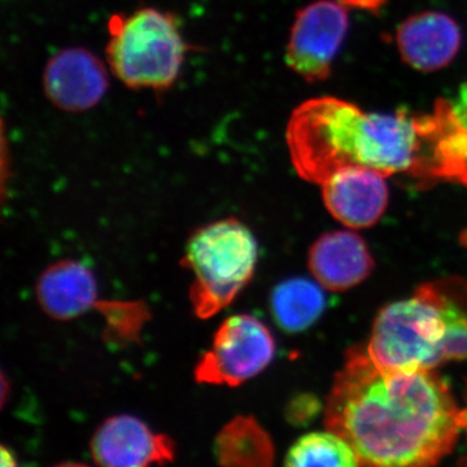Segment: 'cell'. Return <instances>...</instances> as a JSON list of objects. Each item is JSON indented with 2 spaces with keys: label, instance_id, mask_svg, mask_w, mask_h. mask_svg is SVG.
<instances>
[{
  "label": "cell",
  "instance_id": "cell-18",
  "mask_svg": "<svg viewBox=\"0 0 467 467\" xmlns=\"http://www.w3.org/2000/svg\"><path fill=\"white\" fill-rule=\"evenodd\" d=\"M97 309L107 319V335L115 340L133 342L149 317L142 301H99Z\"/></svg>",
  "mask_w": 467,
  "mask_h": 467
},
{
  "label": "cell",
  "instance_id": "cell-15",
  "mask_svg": "<svg viewBox=\"0 0 467 467\" xmlns=\"http://www.w3.org/2000/svg\"><path fill=\"white\" fill-rule=\"evenodd\" d=\"M416 294L441 310L445 325L442 359H467V281L459 276L436 279L418 287Z\"/></svg>",
  "mask_w": 467,
  "mask_h": 467
},
{
  "label": "cell",
  "instance_id": "cell-4",
  "mask_svg": "<svg viewBox=\"0 0 467 467\" xmlns=\"http://www.w3.org/2000/svg\"><path fill=\"white\" fill-rule=\"evenodd\" d=\"M107 58L122 84L131 88L165 90L182 69L186 43L177 20L168 12L142 8L113 17Z\"/></svg>",
  "mask_w": 467,
  "mask_h": 467
},
{
  "label": "cell",
  "instance_id": "cell-22",
  "mask_svg": "<svg viewBox=\"0 0 467 467\" xmlns=\"http://www.w3.org/2000/svg\"><path fill=\"white\" fill-rule=\"evenodd\" d=\"M462 429L467 432V408L462 410Z\"/></svg>",
  "mask_w": 467,
  "mask_h": 467
},
{
  "label": "cell",
  "instance_id": "cell-21",
  "mask_svg": "<svg viewBox=\"0 0 467 467\" xmlns=\"http://www.w3.org/2000/svg\"><path fill=\"white\" fill-rule=\"evenodd\" d=\"M0 456H2L0 465L3 467L17 465L16 456H15L14 451L8 450L7 445H2V447H0Z\"/></svg>",
  "mask_w": 467,
  "mask_h": 467
},
{
  "label": "cell",
  "instance_id": "cell-17",
  "mask_svg": "<svg viewBox=\"0 0 467 467\" xmlns=\"http://www.w3.org/2000/svg\"><path fill=\"white\" fill-rule=\"evenodd\" d=\"M285 463L292 467L361 466L349 442L327 429L326 431L309 432L297 439L285 453Z\"/></svg>",
  "mask_w": 467,
  "mask_h": 467
},
{
  "label": "cell",
  "instance_id": "cell-1",
  "mask_svg": "<svg viewBox=\"0 0 467 467\" xmlns=\"http://www.w3.org/2000/svg\"><path fill=\"white\" fill-rule=\"evenodd\" d=\"M434 370H386L355 347L335 376L326 429L349 442L361 466L436 465L463 429L462 410Z\"/></svg>",
  "mask_w": 467,
  "mask_h": 467
},
{
  "label": "cell",
  "instance_id": "cell-10",
  "mask_svg": "<svg viewBox=\"0 0 467 467\" xmlns=\"http://www.w3.org/2000/svg\"><path fill=\"white\" fill-rule=\"evenodd\" d=\"M386 178L370 168L339 169L321 183L326 208L350 229L376 225L389 204Z\"/></svg>",
  "mask_w": 467,
  "mask_h": 467
},
{
  "label": "cell",
  "instance_id": "cell-8",
  "mask_svg": "<svg viewBox=\"0 0 467 467\" xmlns=\"http://www.w3.org/2000/svg\"><path fill=\"white\" fill-rule=\"evenodd\" d=\"M92 460L107 467L165 465L175 459V444L168 435L130 414L107 418L92 435Z\"/></svg>",
  "mask_w": 467,
  "mask_h": 467
},
{
  "label": "cell",
  "instance_id": "cell-12",
  "mask_svg": "<svg viewBox=\"0 0 467 467\" xmlns=\"http://www.w3.org/2000/svg\"><path fill=\"white\" fill-rule=\"evenodd\" d=\"M308 265L326 290L343 292L364 282L373 272L374 260L367 243L352 232L324 234L313 243Z\"/></svg>",
  "mask_w": 467,
  "mask_h": 467
},
{
  "label": "cell",
  "instance_id": "cell-14",
  "mask_svg": "<svg viewBox=\"0 0 467 467\" xmlns=\"http://www.w3.org/2000/svg\"><path fill=\"white\" fill-rule=\"evenodd\" d=\"M218 463L227 467H265L275 462L272 438L252 416H236L214 441Z\"/></svg>",
  "mask_w": 467,
  "mask_h": 467
},
{
  "label": "cell",
  "instance_id": "cell-20",
  "mask_svg": "<svg viewBox=\"0 0 467 467\" xmlns=\"http://www.w3.org/2000/svg\"><path fill=\"white\" fill-rule=\"evenodd\" d=\"M344 7L359 9V11L378 12L386 5L387 0H337Z\"/></svg>",
  "mask_w": 467,
  "mask_h": 467
},
{
  "label": "cell",
  "instance_id": "cell-9",
  "mask_svg": "<svg viewBox=\"0 0 467 467\" xmlns=\"http://www.w3.org/2000/svg\"><path fill=\"white\" fill-rule=\"evenodd\" d=\"M43 88L57 109L84 112L103 99L109 88V75L90 51L67 48L48 61L43 73Z\"/></svg>",
  "mask_w": 467,
  "mask_h": 467
},
{
  "label": "cell",
  "instance_id": "cell-5",
  "mask_svg": "<svg viewBox=\"0 0 467 467\" xmlns=\"http://www.w3.org/2000/svg\"><path fill=\"white\" fill-rule=\"evenodd\" d=\"M445 325L432 301L414 295L380 310L367 350L386 370H432L442 364Z\"/></svg>",
  "mask_w": 467,
  "mask_h": 467
},
{
  "label": "cell",
  "instance_id": "cell-7",
  "mask_svg": "<svg viewBox=\"0 0 467 467\" xmlns=\"http://www.w3.org/2000/svg\"><path fill=\"white\" fill-rule=\"evenodd\" d=\"M348 26L347 8L337 0L310 3L295 17L285 63L306 81H324L330 76Z\"/></svg>",
  "mask_w": 467,
  "mask_h": 467
},
{
  "label": "cell",
  "instance_id": "cell-13",
  "mask_svg": "<svg viewBox=\"0 0 467 467\" xmlns=\"http://www.w3.org/2000/svg\"><path fill=\"white\" fill-rule=\"evenodd\" d=\"M36 294L43 312L57 321L79 317L99 304L94 273L77 260H60L46 267Z\"/></svg>",
  "mask_w": 467,
  "mask_h": 467
},
{
  "label": "cell",
  "instance_id": "cell-6",
  "mask_svg": "<svg viewBox=\"0 0 467 467\" xmlns=\"http://www.w3.org/2000/svg\"><path fill=\"white\" fill-rule=\"evenodd\" d=\"M275 355V337L260 319L250 315L232 316L217 328L193 377L201 384L242 386L263 373Z\"/></svg>",
  "mask_w": 467,
  "mask_h": 467
},
{
  "label": "cell",
  "instance_id": "cell-11",
  "mask_svg": "<svg viewBox=\"0 0 467 467\" xmlns=\"http://www.w3.org/2000/svg\"><path fill=\"white\" fill-rule=\"evenodd\" d=\"M462 42L460 26L441 12L426 11L408 17L396 33V46L408 66L435 72L450 66Z\"/></svg>",
  "mask_w": 467,
  "mask_h": 467
},
{
  "label": "cell",
  "instance_id": "cell-19",
  "mask_svg": "<svg viewBox=\"0 0 467 467\" xmlns=\"http://www.w3.org/2000/svg\"><path fill=\"white\" fill-rule=\"evenodd\" d=\"M451 109L456 119L467 129V81L461 85L456 100L451 101Z\"/></svg>",
  "mask_w": 467,
  "mask_h": 467
},
{
  "label": "cell",
  "instance_id": "cell-16",
  "mask_svg": "<svg viewBox=\"0 0 467 467\" xmlns=\"http://www.w3.org/2000/svg\"><path fill=\"white\" fill-rule=\"evenodd\" d=\"M326 297L321 285L306 278H291L276 285L270 309L276 325L285 333H301L318 321Z\"/></svg>",
  "mask_w": 467,
  "mask_h": 467
},
{
  "label": "cell",
  "instance_id": "cell-3",
  "mask_svg": "<svg viewBox=\"0 0 467 467\" xmlns=\"http://www.w3.org/2000/svg\"><path fill=\"white\" fill-rule=\"evenodd\" d=\"M257 260L256 238L236 218H223L195 230L181 265L193 276L189 297L196 317L211 318L227 308L250 284Z\"/></svg>",
  "mask_w": 467,
  "mask_h": 467
},
{
  "label": "cell",
  "instance_id": "cell-2",
  "mask_svg": "<svg viewBox=\"0 0 467 467\" xmlns=\"http://www.w3.org/2000/svg\"><path fill=\"white\" fill-rule=\"evenodd\" d=\"M447 100L416 115L364 112L333 97L304 101L292 112L285 131L292 164L301 178L321 184L347 167L401 174L418 186L441 182L439 146Z\"/></svg>",
  "mask_w": 467,
  "mask_h": 467
}]
</instances>
